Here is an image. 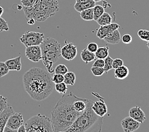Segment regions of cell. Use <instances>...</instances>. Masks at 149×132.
<instances>
[{"label":"cell","mask_w":149,"mask_h":132,"mask_svg":"<svg viewBox=\"0 0 149 132\" xmlns=\"http://www.w3.org/2000/svg\"><path fill=\"white\" fill-rule=\"evenodd\" d=\"M22 80L24 90L36 101L47 99L55 87L51 74L40 67H33L28 70L24 74Z\"/></svg>","instance_id":"1"},{"label":"cell","mask_w":149,"mask_h":132,"mask_svg":"<svg viewBox=\"0 0 149 132\" xmlns=\"http://www.w3.org/2000/svg\"><path fill=\"white\" fill-rule=\"evenodd\" d=\"M79 98L71 91L64 94L56 103L51 112L54 131H66L76 120L80 113L74 109L73 103Z\"/></svg>","instance_id":"2"},{"label":"cell","mask_w":149,"mask_h":132,"mask_svg":"<svg viewBox=\"0 0 149 132\" xmlns=\"http://www.w3.org/2000/svg\"><path fill=\"white\" fill-rule=\"evenodd\" d=\"M93 102L88 99L85 111L79 114L66 132L100 131L103 124V117L94 113L92 109Z\"/></svg>","instance_id":"3"},{"label":"cell","mask_w":149,"mask_h":132,"mask_svg":"<svg viewBox=\"0 0 149 132\" xmlns=\"http://www.w3.org/2000/svg\"><path fill=\"white\" fill-rule=\"evenodd\" d=\"M58 0H36L31 7H24L25 17L28 20L33 19L35 22H44L59 11Z\"/></svg>","instance_id":"4"},{"label":"cell","mask_w":149,"mask_h":132,"mask_svg":"<svg viewBox=\"0 0 149 132\" xmlns=\"http://www.w3.org/2000/svg\"><path fill=\"white\" fill-rule=\"evenodd\" d=\"M26 132H52V120L45 115H35L24 123Z\"/></svg>","instance_id":"5"},{"label":"cell","mask_w":149,"mask_h":132,"mask_svg":"<svg viewBox=\"0 0 149 132\" xmlns=\"http://www.w3.org/2000/svg\"><path fill=\"white\" fill-rule=\"evenodd\" d=\"M40 46L42 50V59H47L53 64L56 63L60 59L61 46L56 39L49 37L44 39Z\"/></svg>","instance_id":"6"},{"label":"cell","mask_w":149,"mask_h":132,"mask_svg":"<svg viewBox=\"0 0 149 132\" xmlns=\"http://www.w3.org/2000/svg\"><path fill=\"white\" fill-rule=\"evenodd\" d=\"M44 39V34L42 32L27 31L21 37L20 41L26 47L40 45Z\"/></svg>","instance_id":"7"},{"label":"cell","mask_w":149,"mask_h":132,"mask_svg":"<svg viewBox=\"0 0 149 132\" xmlns=\"http://www.w3.org/2000/svg\"><path fill=\"white\" fill-rule=\"evenodd\" d=\"M24 123L22 114L20 113H13L6 121V127L11 129L13 132H17L19 128Z\"/></svg>","instance_id":"8"},{"label":"cell","mask_w":149,"mask_h":132,"mask_svg":"<svg viewBox=\"0 0 149 132\" xmlns=\"http://www.w3.org/2000/svg\"><path fill=\"white\" fill-rule=\"evenodd\" d=\"M25 54L27 58L33 62H38L42 60V50L40 45L27 46Z\"/></svg>","instance_id":"9"},{"label":"cell","mask_w":149,"mask_h":132,"mask_svg":"<svg viewBox=\"0 0 149 132\" xmlns=\"http://www.w3.org/2000/svg\"><path fill=\"white\" fill-rule=\"evenodd\" d=\"M77 48L72 43H68L61 47V55L63 58L66 60H72L75 58L77 55Z\"/></svg>","instance_id":"10"},{"label":"cell","mask_w":149,"mask_h":132,"mask_svg":"<svg viewBox=\"0 0 149 132\" xmlns=\"http://www.w3.org/2000/svg\"><path fill=\"white\" fill-rule=\"evenodd\" d=\"M141 123L134 120L130 116L125 117L121 121V126L125 132H133L136 131L140 126Z\"/></svg>","instance_id":"11"},{"label":"cell","mask_w":149,"mask_h":132,"mask_svg":"<svg viewBox=\"0 0 149 132\" xmlns=\"http://www.w3.org/2000/svg\"><path fill=\"white\" fill-rule=\"evenodd\" d=\"M129 116L133 118L134 120L138 121L141 124L143 123L146 120V115L140 107L134 106L132 107L129 111Z\"/></svg>","instance_id":"12"},{"label":"cell","mask_w":149,"mask_h":132,"mask_svg":"<svg viewBox=\"0 0 149 132\" xmlns=\"http://www.w3.org/2000/svg\"><path fill=\"white\" fill-rule=\"evenodd\" d=\"M92 109L97 116L103 117L108 113V107L104 100L100 99L93 104Z\"/></svg>","instance_id":"13"},{"label":"cell","mask_w":149,"mask_h":132,"mask_svg":"<svg viewBox=\"0 0 149 132\" xmlns=\"http://www.w3.org/2000/svg\"><path fill=\"white\" fill-rule=\"evenodd\" d=\"M13 113H14V111L10 106H7L1 113H0V132L3 131L6 126V121Z\"/></svg>","instance_id":"14"},{"label":"cell","mask_w":149,"mask_h":132,"mask_svg":"<svg viewBox=\"0 0 149 132\" xmlns=\"http://www.w3.org/2000/svg\"><path fill=\"white\" fill-rule=\"evenodd\" d=\"M104 42L111 45H116L119 43L121 41L120 34L118 29H117L114 31L110 32L108 35L103 39Z\"/></svg>","instance_id":"15"},{"label":"cell","mask_w":149,"mask_h":132,"mask_svg":"<svg viewBox=\"0 0 149 132\" xmlns=\"http://www.w3.org/2000/svg\"><path fill=\"white\" fill-rule=\"evenodd\" d=\"M5 63L10 70L20 71L22 69L21 56H19L16 58L8 59L6 61Z\"/></svg>","instance_id":"16"},{"label":"cell","mask_w":149,"mask_h":132,"mask_svg":"<svg viewBox=\"0 0 149 132\" xmlns=\"http://www.w3.org/2000/svg\"><path fill=\"white\" fill-rule=\"evenodd\" d=\"M130 74V70H129L128 67L126 66L123 65L118 68L115 69L114 71V76L116 79H124L129 76Z\"/></svg>","instance_id":"17"},{"label":"cell","mask_w":149,"mask_h":132,"mask_svg":"<svg viewBox=\"0 0 149 132\" xmlns=\"http://www.w3.org/2000/svg\"><path fill=\"white\" fill-rule=\"evenodd\" d=\"M96 5V2H94L93 0H89L87 2L84 3H77L74 5V8L78 12H81L84 10L88 8H93Z\"/></svg>","instance_id":"18"},{"label":"cell","mask_w":149,"mask_h":132,"mask_svg":"<svg viewBox=\"0 0 149 132\" xmlns=\"http://www.w3.org/2000/svg\"><path fill=\"white\" fill-rule=\"evenodd\" d=\"M88 99H82V98H79L77 99L73 103V107L78 113H82V112L85 111L87 106V102Z\"/></svg>","instance_id":"19"},{"label":"cell","mask_w":149,"mask_h":132,"mask_svg":"<svg viewBox=\"0 0 149 132\" xmlns=\"http://www.w3.org/2000/svg\"><path fill=\"white\" fill-rule=\"evenodd\" d=\"M80 57L83 62L86 64L93 62L95 59V54L94 53L91 52L87 48H84L80 53Z\"/></svg>","instance_id":"20"},{"label":"cell","mask_w":149,"mask_h":132,"mask_svg":"<svg viewBox=\"0 0 149 132\" xmlns=\"http://www.w3.org/2000/svg\"><path fill=\"white\" fill-rule=\"evenodd\" d=\"M96 22L100 26H107L112 22V18L109 13L104 12L96 20Z\"/></svg>","instance_id":"21"},{"label":"cell","mask_w":149,"mask_h":132,"mask_svg":"<svg viewBox=\"0 0 149 132\" xmlns=\"http://www.w3.org/2000/svg\"><path fill=\"white\" fill-rule=\"evenodd\" d=\"M97 59H104L109 55V48L108 46H101L98 48L96 52L94 53Z\"/></svg>","instance_id":"22"},{"label":"cell","mask_w":149,"mask_h":132,"mask_svg":"<svg viewBox=\"0 0 149 132\" xmlns=\"http://www.w3.org/2000/svg\"><path fill=\"white\" fill-rule=\"evenodd\" d=\"M76 81V75L73 72L68 71L64 75V83H65L67 85L73 86Z\"/></svg>","instance_id":"23"},{"label":"cell","mask_w":149,"mask_h":132,"mask_svg":"<svg viewBox=\"0 0 149 132\" xmlns=\"http://www.w3.org/2000/svg\"><path fill=\"white\" fill-rule=\"evenodd\" d=\"M80 16L81 19L84 20H86V21H91V20H93V8H88L83 10V11L80 12Z\"/></svg>","instance_id":"24"},{"label":"cell","mask_w":149,"mask_h":132,"mask_svg":"<svg viewBox=\"0 0 149 132\" xmlns=\"http://www.w3.org/2000/svg\"><path fill=\"white\" fill-rule=\"evenodd\" d=\"M110 32H111L108 25L100 26V28L97 30L96 36L100 39H103Z\"/></svg>","instance_id":"25"},{"label":"cell","mask_w":149,"mask_h":132,"mask_svg":"<svg viewBox=\"0 0 149 132\" xmlns=\"http://www.w3.org/2000/svg\"><path fill=\"white\" fill-rule=\"evenodd\" d=\"M104 12V8L103 6L100 5H96L93 7V13H94V20H96Z\"/></svg>","instance_id":"26"},{"label":"cell","mask_w":149,"mask_h":132,"mask_svg":"<svg viewBox=\"0 0 149 132\" xmlns=\"http://www.w3.org/2000/svg\"><path fill=\"white\" fill-rule=\"evenodd\" d=\"M113 59L110 56L108 55L107 57L104 59V67L103 69L104 70V73H108V71L112 69V62Z\"/></svg>","instance_id":"27"},{"label":"cell","mask_w":149,"mask_h":132,"mask_svg":"<svg viewBox=\"0 0 149 132\" xmlns=\"http://www.w3.org/2000/svg\"><path fill=\"white\" fill-rule=\"evenodd\" d=\"M54 88H55V89L57 92L63 95L66 94L68 91V85L64 82L56 84L55 87Z\"/></svg>","instance_id":"28"},{"label":"cell","mask_w":149,"mask_h":132,"mask_svg":"<svg viewBox=\"0 0 149 132\" xmlns=\"http://www.w3.org/2000/svg\"><path fill=\"white\" fill-rule=\"evenodd\" d=\"M137 35L139 38L144 41H149V30L146 29H140L138 30Z\"/></svg>","instance_id":"29"},{"label":"cell","mask_w":149,"mask_h":132,"mask_svg":"<svg viewBox=\"0 0 149 132\" xmlns=\"http://www.w3.org/2000/svg\"><path fill=\"white\" fill-rule=\"evenodd\" d=\"M68 71V67L64 65V64H61L57 65L56 67L54 69V73L56 74H63V75H64Z\"/></svg>","instance_id":"30"},{"label":"cell","mask_w":149,"mask_h":132,"mask_svg":"<svg viewBox=\"0 0 149 132\" xmlns=\"http://www.w3.org/2000/svg\"><path fill=\"white\" fill-rule=\"evenodd\" d=\"M91 72L95 76H101L103 75L104 73V70L103 67H93L91 69Z\"/></svg>","instance_id":"31"},{"label":"cell","mask_w":149,"mask_h":132,"mask_svg":"<svg viewBox=\"0 0 149 132\" xmlns=\"http://www.w3.org/2000/svg\"><path fill=\"white\" fill-rule=\"evenodd\" d=\"M9 69L5 62H0V77L5 76L9 73Z\"/></svg>","instance_id":"32"},{"label":"cell","mask_w":149,"mask_h":132,"mask_svg":"<svg viewBox=\"0 0 149 132\" xmlns=\"http://www.w3.org/2000/svg\"><path fill=\"white\" fill-rule=\"evenodd\" d=\"M8 106L7 98L0 94V113L4 110Z\"/></svg>","instance_id":"33"},{"label":"cell","mask_w":149,"mask_h":132,"mask_svg":"<svg viewBox=\"0 0 149 132\" xmlns=\"http://www.w3.org/2000/svg\"><path fill=\"white\" fill-rule=\"evenodd\" d=\"M52 80L54 84H57L59 83L63 82L64 81V75L60 74H56L55 73L52 76Z\"/></svg>","instance_id":"34"},{"label":"cell","mask_w":149,"mask_h":132,"mask_svg":"<svg viewBox=\"0 0 149 132\" xmlns=\"http://www.w3.org/2000/svg\"><path fill=\"white\" fill-rule=\"evenodd\" d=\"M9 27L6 20L0 17V32L8 31Z\"/></svg>","instance_id":"35"},{"label":"cell","mask_w":149,"mask_h":132,"mask_svg":"<svg viewBox=\"0 0 149 132\" xmlns=\"http://www.w3.org/2000/svg\"><path fill=\"white\" fill-rule=\"evenodd\" d=\"M121 40L124 44L129 45V44H130L132 42V41H133V38H132V36L130 34H125V35L122 36Z\"/></svg>","instance_id":"36"},{"label":"cell","mask_w":149,"mask_h":132,"mask_svg":"<svg viewBox=\"0 0 149 132\" xmlns=\"http://www.w3.org/2000/svg\"><path fill=\"white\" fill-rule=\"evenodd\" d=\"M98 48V45L97 44L94 43V42H91L87 44V49L90 51L91 52L93 53H95L96 52V50Z\"/></svg>","instance_id":"37"},{"label":"cell","mask_w":149,"mask_h":132,"mask_svg":"<svg viewBox=\"0 0 149 132\" xmlns=\"http://www.w3.org/2000/svg\"><path fill=\"white\" fill-rule=\"evenodd\" d=\"M124 65V61L122 60L121 59L117 58L116 59L113 60L112 62V69H116L118 68V67H120L121 66Z\"/></svg>","instance_id":"38"},{"label":"cell","mask_w":149,"mask_h":132,"mask_svg":"<svg viewBox=\"0 0 149 132\" xmlns=\"http://www.w3.org/2000/svg\"><path fill=\"white\" fill-rule=\"evenodd\" d=\"M24 7H31L35 4L36 0H21Z\"/></svg>","instance_id":"39"},{"label":"cell","mask_w":149,"mask_h":132,"mask_svg":"<svg viewBox=\"0 0 149 132\" xmlns=\"http://www.w3.org/2000/svg\"><path fill=\"white\" fill-rule=\"evenodd\" d=\"M104 59H97L95 61H94L93 67H104Z\"/></svg>","instance_id":"40"},{"label":"cell","mask_w":149,"mask_h":132,"mask_svg":"<svg viewBox=\"0 0 149 132\" xmlns=\"http://www.w3.org/2000/svg\"><path fill=\"white\" fill-rule=\"evenodd\" d=\"M17 131L18 132H21V131H24L25 132L26 131V128H25V126H24V124L22 125H21V126L19 128Z\"/></svg>","instance_id":"41"},{"label":"cell","mask_w":149,"mask_h":132,"mask_svg":"<svg viewBox=\"0 0 149 132\" xmlns=\"http://www.w3.org/2000/svg\"><path fill=\"white\" fill-rule=\"evenodd\" d=\"M27 21H28V23L29 25H33V24H35V20L33 19H30L27 20Z\"/></svg>","instance_id":"42"},{"label":"cell","mask_w":149,"mask_h":132,"mask_svg":"<svg viewBox=\"0 0 149 132\" xmlns=\"http://www.w3.org/2000/svg\"><path fill=\"white\" fill-rule=\"evenodd\" d=\"M3 12H4V9H3L2 6H0V17H1Z\"/></svg>","instance_id":"43"},{"label":"cell","mask_w":149,"mask_h":132,"mask_svg":"<svg viewBox=\"0 0 149 132\" xmlns=\"http://www.w3.org/2000/svg\"><path fill=\"white\" fill-rule=\"evenodd\" d=\"M89 0H76L77 3H84V2H87Z\"/></svg>","instance_id":"44"},{"label":"cell","mask_w":149,"mask_h":132,"mask_svg":"<svg viewBox=\"0 0 149 132\" xmlns=\"http://www.w3.org/2000/svg\"><path fill=\"white\" fill-rule=\"evenodd\" d=\"M93 1H94V2H100V1H102V0H93Z\"/></svg>","instance_id":"45"},{"label":"cell","mask_w":149,"mask_h":132,"mask_svg":"<svg viewBox=\"0 0 149 132\" xmlns=\"http://www.w3.org/2000/svg\"><path fill=\"white\" fill-rule=\"evenodd\" d=\"M147 48L149 49V41H147Z\"/></svg>","instance_id":"46"}]
</instances>
